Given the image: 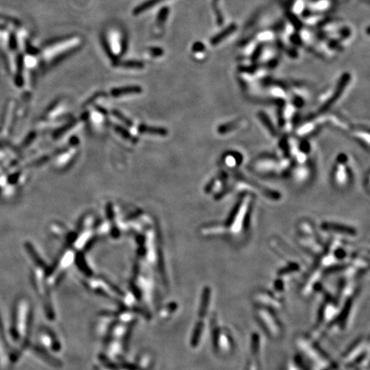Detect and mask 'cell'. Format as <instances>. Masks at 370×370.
<instances>
[{"mask_svg":"<svg viewBox=\"0 0 370 370\" xmlns=\"http://www.w3.org/2000/svg\"><path fill=\"white\" fill-rule=\"evenodd\" d=\"M259 321H260L261 327L264 328L263 330L268 335H277L280 334V324L278 322V319L276 318L272 312L266 309H260L259 310Z\"/></svg>","mask_w":370,"mask_h":370,"instance_id":"cell-1","label":"cell"},{"mask_svg":"<svg viewBox=\"0 0 370 370\" xmlns=\"http://www.w3.org/2000/svg\"><path fill=\"white\" fill-rule=\"evenodd\" d=\"M210 297H211L210 288H204V290L202 291V297H201V303H200L199 313H198L200 317H205L207 315L209 303H210Z\"/></svg>","mask_w":370,"mask_h":370,"instance_id":"cell-2","label":"cell"},{"mask_svg":"<svg viewBox=\"0 0 370 370\" xmlns=\"http://www.w3.org/2000/svg\"><path fill=\"white\" fill-rule=\"evenodd\" d=\"M350 78H351V77H350L348 74H346V75H345V76L341 78L340 83L338 84V89H337L336 92L334 93L333 97H332L330 101H328V103L326 104L325 107H331L332 105L334 104V101H337L338 99L340 98V94L344 91V89H345L346 85H347V83L349 82Z\"/></svg>","mask_w":370,"mask_h":370,"instance_id":"cell-3","label":"cell"},{"mask_svg":"<svg viewBox=\"0 0 370 370\" xmlns=\"http://www.w3.org/2000/svg\"><path fill=\"white\" fill-rule=\"evenodd\" d=\"M203 329H204L203 322L202 321H198L196 323L195 329L193 331L192 337H191V340H190V345L193 347H196V346L199 345L200 340L202 339Z\"/></svg>","mask_w":370,"mask_h":370,"instance_id":"cell-4","label":"cell"},{"mask_svg":"<svg viewBox=\"0 0 370 370\" xmlns=\"http://www.w3.org/2000/svg\"><path fill=\"white\" fill-rule=\"evenodd\" d=\"M235 25H232V26H230L229 28H227V29L222 31L221 34L214 36L211 40L212 45H216L218 43L221 42L224 39H226L227 36H229L230 34H232L233 31L235 30Z\"/></svg>","mask_w":370,"mask_h":370,"instance_id":"cell-5","label":"cell"},{"mask_svg":"<svg viewBox=\"0 0 370 370\" xmlns=\"http://www.w3.org/2000/svg\"><path fill=\"white\" fill-rule=\"evenodd\" d=\"M352 300L350 299L346 302V305H345V309H343V312L340 315V318H339V323L341 326H345L346 323V321L348 319V315H349L350 311L352 309Z\"/></svg>","mask_w":370,"mask_h":370,"instance_id":"cell-6","label":"cell"},{"mask_svg":"<svg viewBox=\"0 0 370 370\" xmlns=\"http://www.w3.org/2000/svg\"><path fill=\"white\" fill-rule=\"evenodd\" d=\"M141 92V89L138 87H126L122 89H114L112 92V95L114 96L124 95V94H131V93Z\"/></svg>","mask_w":370,"mask_h":370,"instance_id":"cell-7","label":"cell"},{"mask_svg":"<svg viewBox=\"0 0 370 370\" xmlns=\"http://www.w3.org/2000/svg\"><path fill=\"white\" fill-rule=\"evenodd\" d=\"M160 1H161V0H150V1L146 2V3H142L141 5H140V6L138 7V8H136V9H135V15H137V13L139 14V13L142 12L143 10H146V9H148L150 7L153 6L154 4H156L157 3H159Z\"/></svg>","mask_w":370,"mask_h":370,"instance_id":"cell-8","label":"cell"},{"mask_svg":"<svg viewBox=\"0 0 370 370\" xmlns=\"http://www.w3.org/2000/svg\"><path fill=\"white\" fill-rule=\"evenodd\" d=\"M123 66L127 68H141L143 67V64L139 61H127L123 64Z\"/></svg>","mask_w":370,"mask_h":370,"instance_id":"cell-9","label":"cell"}]
</instances>
